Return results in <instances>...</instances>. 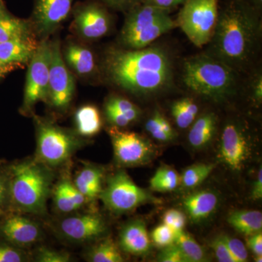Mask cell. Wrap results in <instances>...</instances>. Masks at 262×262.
<instances>
[{"label":"cell","mask_w":262,"mask_h":262,"mask_svg":"<svg viewBox=\"0 0 262 262\" xmlns=\"http://www.w3.org/2000/svg\"><path fill=\"white\" fill-rule=\"evenodd\" d=\"M185 1L186 0H142L141 3L170 11L179 5L184 4Z\"/></svg>","instance_id":"cell-45"},{"label":"cell","mask_w":262,"mask_h":262,"mask_svg":"<svg viewBox=\"0 0 262 262\" xmlns=\"http://www.w3.org/2000/svg\"><path fill=\"white\" fill-rule=\"evenodd\" d=\"M61 53L66 64L76 75L85 79L101 77L100 62L88 46L69 41L61 48Z\"/></svg>","instance_id":"cell-15"},{"label":"cell","mask_w":262,"mask_h":262,"mask_svg":"<svg viewBox=\"0 0 262 262\" xmlns=\"http://www.w3.org/2000/svg\"><path fill=\"white\" fill-rule=\"evenodd\" d=\"M248 246L253 254L255 261H262V234L261 232L248 236Z\"/></svg>","instance_id":"cell-43"},{"label":"cell","mask_w":262,"mask_h":262,"mask_svg":"<svg viewBox=\"0 0 262 262\" xmlns=\"http://www.w3.org/2000/svg\"><path fill=\"white\" fill-rule=\"evenodd\" d=\"M39 42L37 37L32 36L0 42V60L6 64L23 68L32 60Z\"/></svg>","instance_id":"cell-19"},{"label":"cell","mask_w":262,"mask_h":262,"mask_svg":"<svg viewBox=\"0 0 262 262\" xmlns=\"http://www.w3.org/2000/svg\"><path fill=\"white\" fill-rule=\"evenodd\" d=\"M119 244L124 252L134 256H145L151 249V242L145 222L134 220L122 227Z\"/></svg>","instance_id":"cell-18"},{"label":"cell","mask_w":262,"mask_h":262,"mask_svg":"<svg viewBox=\"0 0 262 262\" xmlns=\"http://www.w3.org/2000/svg\"><path fill=\"white\" fill-rule=\"evenodd\" d=\"M75 120L77 133L86 137L96 135L102 127L101 114L94 105H84L79 108Z\"/></svg>","instance_id":"cell-26"},{"label":"cell","mask_w":262,"mask_h":262,"mask_svg":"<svg viewBox=\"0 0 262 262\" xmlns=\"http://www.w3.org/2000/svg\"><path fill=\"white\" fill-rule=\"evenodd\" d=\"M74 0H34L29 19L34 35L39 41L48 39L68 18Z\"/></svg>","instance_id":"cell-14"},{"label":"cell","mask_w":262,"mask_h":262,"mask_svg":"<svg viewBox=\"0 0 262 262\" xmlns=\"http://www.w3.org/2000/svg\"><path fill=\"white\" fill-rule=\"evenodd\" d=\"M162 115L163 113L159 110H155L146 121L145 129L155 140L160 142H168L173 140L174 137L164 130L161 123Z\"/></svg>","instance_id":"cell-33"},{"label":"cell","mask_w":262,"mask_h":262,"mask_svg":"<svg viewBox=\"0 0 262 262\" xmlns=\"http://www.w3.org/2000/svg\"><path fill=\"white\" fill-rule=\"evenodd\" d=\"M243 76L205 52L188 57L181 70V81L191 94L207 101L224 104L241 92Z\"/></svg>","instance_id":"cell-3"},{"label":"cell","mask_w":262,"mask_h":262,"mask_svg":"<svg viewBox=\"0 0 262 262\" xmlns=\"http://www.w3.org/2000/svg\"><path fill=\"white\" fill-rule=\"evenodd\" d=\"M251 198L253 201H258L262 198V170L261 168L258 171L257 177L253 184Z\"/></svg>","instance_id":"cell-46"},{"label":"cell","mask_w":262,"mask_h":262,"mask_svg":"<svg viewBox=\"0 0 262 262\" xmlns=\"http://www.w3.org/2000/svg\"><path fill=\"white\" fill-rule=\"evenodd\" d=\"M151 239L157 247L164 248L175 243L176 233L168 226L162 224L153 229Z\"/></svg>","instance_id":"cell-34"},{"label":"cell","mask_w":262,"mask_h":262,"mask_svg":"<svg viewBox=\"0 0 262 262\" xmlns=\"http://www.w3.org/2000/svg\"><path fill=\"white\" fill-rule=\"evenodd\" d=\"M32 36L36 37L30 20L15 16L4 2L0 3V42Z\"/></svg>","instance_id":"cell-23"},{"label":"cell","mask_w":262,"mask_h":262,"mask_svg":"<svg viewBox=\"0 0 262 262\" xmlns=\"http://www.w3.org/2000/svg\"><path fill=\"white\" fill-rule=\"evenodd\" d=\"M36 260L40 262H68L70 256L67 253L41 247L38 250Z\"/></svg>","instance_id":"cell-38"},{"label":"cell","mask_w":262,"mask_h":262,"mask_svg":"<svg viewBox=\"0 0 262 262\" xmlns=\"http://www.w3.org/2000/svg\"><path fill=\"white\" fill-rule=\"evenodd\" d=\"M7 188L5 183L0 177V205L3 204L6 196Z\"/></svg>","instance_id":"cell-49"},{"label":"cell","mask_w":262,"mask_h":262,"mask_svg":"<svg viewBox=\"0 0 262 262\" xmlns=\"http://www.w3.org/2000/svg\"><path fill=\"white\" fill-rule=\"evenodd\" d=\"M34 122L37 161L49 167H58L68 161L80 144L78 139L48 119L35 116Z\"/></svg>","instance_id":"cell-7"},{"label":"cell","mask_w":262,"mask_h":262,"mask_svg":"<svg viewBox=\"0 0 262 262\" xmlns=\"http://www.w3.org/2000/svg\"><path fill=\"white\" fill-rule=\"evenodd\" d=\"M214 168L213 164L198 163L191 165L180 176V184L185 189H194L209 177Z\"/></svg>","instance_id":"cell-32"},{"label":"cell","mask_w":262,"mask_h":262,"mask_svg":"<svg viewBox=\"0 0 262 262\" xmlns=\"http://www.w3.org/2000/svg\"><path fill=\"white\" fill-rule=\"evenodd\" d=\"M168 10L139 3L125 13V21L117 37V46L125 49L148 47L158 38L177 28Z\"/></svg>","instance_id":"cell-5"},{"label":"cell","mask_w":262,"mask_h":262,"mask_svg":"<svg viewBox=\"0 0 262 262\" xmlns=\"http://www.w3.org/2000/svg\"><path fill=\"white\" fill-rule=\"evenodd\" d=\"M19 68L20 67H17V66L6 64L0 60V80L5 78L10 72L18 70Z\"/></svg>","instance_id":"cell-47"},{"label":"cell","mask_w":262,"mask_h":262,"mask_svg":"<svg viewBox=\"0 0 262 262\" xmlns=\"http://www.w3.org/2000/svg\"><path fill=\"white\" fill-rule=\"evenodd\" d=\"M50 40L39 42L37 51L28 64L23 103L20 112L32 114L39 102L48 103L49 99Z\"/></svg>","instance_id":"cell-10"},{"label":"cell","mask_w":262,"mask_h":262,"mask_svg":"<svg viewBox=\"0 0 262 262\" xmlns=\"http://www.w3.org/2000/svg\"><path fill=\"white\" fill-rule=\"evenodd\" d=\"M227 222L237 232L246 236L261 232L262 213L254 210H237L229 213Z\"/></svg>","instance_id":"cell-25"},{"label":"cell","mask_w":262,"mask_h":262,"mask_svg":"<svg viewBox=\"0 0 262 262\" xmlns=\"http://www.w3.org/2000/svg\"><path fill=\"white\" fill-rule=\"evenodd\" d=\"M223 237L229 252L235 262H246L248 261V254L246 246L241 239L229 237L227 235H222Z\"/></svg>","instance_id":"cell-37"},{"label":"cell","mask_w":262,"mask_h":262,"mask_svg":"<svg viewBox=\"0 0 262 262\" xmlns=\"http://www.w3.org/2000/svg\"><path fill=\"white\" fill-rule=\"evenodd\" d=\"M62 235L75 243H85L102 235L106 231L104 222L99 215L82 214L66 218L59 225Z\"/></svg>","instance_id":"cell-16"},{"label":"cell","mask_w":262,"mask_h":262,"mask_svg":"<svg viewBox=\"0 0 262 262\" xmlns=\"http://www.w3.org/2000/svg\"><path fill=\"white\" fill-rule=\"evenodd\" d=\"M188 134V141L194 149H203L215 139L219 129V117L214 112H206L196 117Z\"/></svg>","instance_id":"cell-22"},{"label":"cell","mask_w":262,"mask_h":262,"mask_svg":"<svg viewBox=\"0 0 262 262\" xmlns=\"http://www.w3.org/2000/svg\"><path fill=\"white\" fill-rule=\"evenodd\" d=\"M75 78L62 56L61 42L50 41L49 99L48 103L58 112H65L73 101Z\"/></svg>","instance_id":"cell-11"},{"label":"cell","mask_w":262,"mask_h":262,"mask_svg":"<svg viewBox=\"0 0 262 262\" xmlns=\"http://www.w3.org/2000/svg\"><path fill=\"white\" fill-rule=\"evenodd\" d=\"M248 5L252 7L253 9L257 10L258 12L261 13L262 9V0H244Z\"/></svg>","instance_id":"cell-48"},{"label":"cell","mask_w":262,"mask_h":262,"mask_svg":"<svg viewBox=\"0 0 262 262\" xmlns=\"http://www.w3.org/2000/svg\"><path fill=\"white\" fill-rule=\"evenodd\" d=\"M2 2H4V0H0V3H2Z\"/></svg>","instance_id":"cell-51"},{"label":"cell","mask_w":262,"mask_h":262,"mask_svg":"<svg viewBox=\"0 0 262 262\" xmlns=\"http://www.w3.org/2000/svg\"><path fill=\"white\" fill-rule=\"evenodd\" d=\"M9 194L20 211L42 214L50 192L51 175L37 160H26L10 168Z\"/></svg>","instance_id":"cell-4"},{"label":"cell","mask_w":262,"mask_h":262,"mask_svg":"<svg viewBox=\"0 0 262 262\" xmlns=\"http://www.w3.org/2000/svg\"><path fill=\"white\" fill-rule=\"evenodd\" d=\"M219 13V0H186L176 22L194 46L203 48L213 37Z\"/></svg>","instance_id":"cell-6"},{"label":"cell","mask_w":262,"mask_h":262,"mask_svg":"<svg viewBox=\"0 0 262 262\" xmlns=\"http://www.w3.org/2000/svg\"><path fill=\"white\" fill-rule=\"evenodd\" d=\"M104 113L113 126L122 128L137 121L141 117V110L127 98L112 95L105 102Z\"/></svg>","instance_id":"cell-20"},{"label":"cell","mask_w":262,"mask_h":262,"mask_svg":"<svg viewBox=\"0 0 262 262\" xmlns=\"http://www.w3.org/2000/svg\"><path fill=\"white\" fill-rule=\"evenodd\" d=\"M53 201L56 209L61 213H70L77 210V207L71 201L70 196L66 191L63 181L58 183L55 188Z\"/></svg>","instance_id":"cell-35"},{"label":"cell","mask_w":262,"mask_h":262,"mask_svg":"<svg viewBox=\"0 0 262 262\" xmlns=\"http://www.w3.org/2000/svg\"><path fill=\"white\" fill-rule=\"evenodd\" d=\"M3 210H2L1 208H0V216H1L2 215H3Z\"/></svg>","instance_id":"cell-50"},{"label":"cell","mask_w":262,"mask_h":262,"mask_svg":"<svg viewBox=\"0 0 262 262\" xmlns=\"http://www.w3.org/2000/svg\"><path fill=\"white\" fill-rule=\"evenodd\" d=\"M72 13L73 32L83 40H97L111 32L113 17L103 3H79L72 8Z\"/></svg>","instance_id":"cell-13"},{"label":"cell","mask_w":262,"mask_h":262,"mask_svg":"<svg viewBox=\"0 0 262 262\" xmlns=\"http://www.w3.org/2000/svg\"><path fill=\"white\" fill-rule=\"evenodd\" d=\"M0 230L7 241L18 246H31L41 237L39 225L27 217L20 215H13L7 219Z\"/></svg>","instance_id":"cell-17"},{"label":"cell","mask_w":262,"mask_h":262,"mask_svg":"<svg viewBox=\"0 0 262 262\" xmlns=\"http://www.w3.org/2000/svg\"><path fill=\"white\" fill-rule=\"evenodd\" d=\"M103 4L114 10L126 13L127 10L139 4L142 0H101Z\"/></svg>","instance_id":"cell-44"},{"label":"cell","mask_w":262,"mask_h":262,"mask_svg":"<svg viewBox=\"0 0 262 262\" xmlns=\"http://www.w3.org/2000/svg\"><path fill=\"white\" fill-rule=\"evenodd\" d=\"M248 94V97L254 106H261L262 102V70L258 63L252 70L243 77L241 92Z\"/></svg>","instance_id":"cell-30"},{"label":"cell","mask_w":262,"mask_h":262,"mask_svg":"<svg viewBox=\"0 0 262 262\" xmlns=\"http://www.w3.org/2000/svg\"><path fill=\"white\" fill-rule=\"evenodd\" d=\"M170 113L179 128L187 129L198 117L199 106L192 97L179 98L170 106Z\"/></svg>","instance_id":"cell-27"},{"label":"cell","mask_w":262,"mask_h":262,"mask_svg":"<svg viewBox=\"0 0 262 262\" xmlns=\"http://www.w3.org/2000/svg\"><path fill=\"white\" fill-rule=\"evenodd\" d=\"M24 261L22 253L14 248L0 246V262H21Z\"/></svg>","instance_id":"cell-42"},{"label":"cell","mask_w":262,"mask_h":262,"mask_svg":"<svg viewBox=\"0 0 262 262\" xmlns=\"http://www.w3.org/2000/svg\"><path fill=\"white\" fill-rule=\"evenodd\" d=\"M87 258L91 262H122L123 256L113 239L108 237L95 245L88 253Z\"/></svg>","instance_id":"cell-29"},{"label":"cell","mask_w":262,"mask_h":262,"mask_svg":"<svg viewBox=\"0 0 262 262\" xmlns=\"http://www.w3.org/2000/svg\"><path fill=\"white\" fill-rule=\"evenodd\" d=\"M212 249L214 251L215 257L220 262H235L222 235L215 237L211 242Z\"/></svg>","instance_id":"cell-40"},{"label":"cell","mask_w":262,"mask_h":262,"mask_svg":"<svg viewBox=\"0 0 262 262\" xmlns=\"http://www.w3.org/2000/svg\"><path fill=\"white\" fill-rule=\"evenodd\" d=\"M115 160L125 167L146 165L154 159L156 151L151 141L136 133L116 127L108 129Z\"/></svg>","instance_id":"cell-12"},{"label":"cell","mask_w":262,"mask_h":262,"mask_svg":"<svg viewBox=\"0 0 262 262\" xmlns=\"http://www.w3.org/2000/svg\"><path fill=\"white\" fill-rule=\"evenodd\" d=\"M261 38V13L244 0H227L204 52L244 76L258 63Z\"/></svg>","instance_id":"cell-2"},{"label":"cell","mask_w":262,"mask_h":262,"mask_svg":"<svg viewBox=\"0 0 262 262\" xmlns=\"http://www.w3.org/2000/svg\"><path fill=\"white\" fill-rule=\"evenodd\" d=\"M100 69L105 82L136 98L161 96L175 84V57L160 45L137 50L110 46L103 51Z\"/></svg>","instance_id":"cell-1"},{"label":"cell","mask_w":262,"mask_h":262,"mask_svg":"<svg viewBox=\"0 0 262 262\" xmlns=\"http://www.w3.org/2000/svg\"><path fill=\"white\" fill-rule=\"evenodd\" d=\"M63 182L64 184L66 191L70 196L71 201L77 207V209H79L85 203V198L79 192L78 189L70 181L64 179V180H63Z\"/></svg>","instance_id":"cell-41"},{"label":"cell","mask_w":262,"mask_h":262,"mask_svg":"<svg viewBox=\"0 0 262 262\" xmlns=\"http://www.w3.org/2000/svg\"><path fill=\"white\" fill-rule=\"evenodd\" d=\"M149 183L150 188L155 192H171L180 185V176L172 167L163 165L156 170Z\"/></svg>","instance_id":"cell-28"},{"label":"cell","mask_w":262,"mask_h":262,"mask_svg":"<svg viewBox=\"0 0 262 262\" xmlns=\"http://www.w3.org/2000/svg\"><path fill=\"white\" fill-rule=\"evenodd\" d=\"M219 202L216 193L211 190H201L188 194L183 199L182 204L191 220L200 222L207 220L214 213Z\"/></svg>","instance_id":"cell-21"},{"label":"cell","mask_w":262,"mask_h":262,"mask_svg":"<svg viewBox=\"0 0 262 262\" xmlns=\"http://www.w3.org/2000/svg\"><path fill=\"white\" fill-rule=\"evenodd\" d=\"M99 198L110 211L123 214L146 204H160L162 200L136 184L128 174L120 170L108 179Z\"/></svg>","instance_id":"cell-8"},{"label":"cell","mask_w":262,"mask_h":262,"mask_svg":"<svg viewBox=\"0 0 262 262\" xmlns=\"http://www.w3.org/2000/svg\"><path fill=\"white\" fill-rule=\"evenodd\" d=\"M187 218L182 211L177 209H169L163 215V224L168 226L176 234L184 230Z\"/></svg>","instance_id":"cell-36"},{"label":"cell","mask_w":262,"mask_h":262,"mask_svg":"<svg viewBox=\"0 0 262 262\" xmlns=\"http://www.w3.org/2000/svg\"><path fill=\"white\" fill-rule=\"evenodd\" d=\"M158 261L161 262H187L184 254L177 244H173L162 248L161 252L158 256Z\"/></svg>","instance_id":"cell-39"},{"label":"cell","mask_w":262,"mask_h":262,"mask_svg":"<svg viewBox=\"0 0 262 262\" xmlns=\"http://www.w3.org/2000/svg\"><path fill=\"white\" fill-rule=\"evenodd\" d=\"M175 244L179 246L187 262L207 261L206 252L190 234L183 230L176 234Z\"/></svg>","instance_id":"cell-31"},{"label":"cell","mask_w":262,"mask_h":262,"mask_svg":"<svg viewBox=\"0 0 262 262\" xmlns=\"http://www.w3.org/2000/svg\"><path fill=\"white\" fill-rule=\"evenodd\" d=\"M103 173L98 167H84L75 178L74 185L85 198L86 201H94L102 191Z\"/></svg>","instance_id":"cell-24"},{"label":"cell","mask_w":262,"mask_h":262,"mask_svg":"<svg viewBox=\"0 0 262 262\" xmlns=\"http://www.w3.org/2000/svg\"><path fill=\"white\" fill-rule=\"evenodd\" d=\"M253 134L247 120L232 117L222 129L218 158L232 171H241L252 155Z\"/></svg>","instance_id":"cell-9"}]
</instances>
